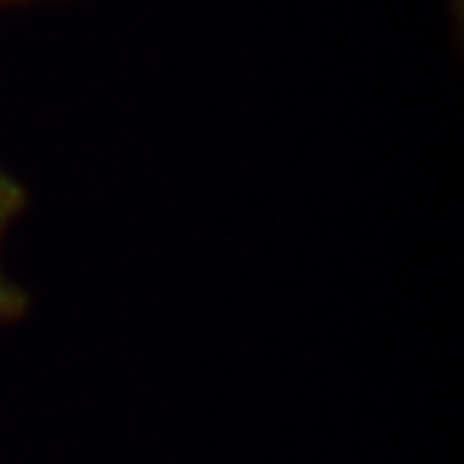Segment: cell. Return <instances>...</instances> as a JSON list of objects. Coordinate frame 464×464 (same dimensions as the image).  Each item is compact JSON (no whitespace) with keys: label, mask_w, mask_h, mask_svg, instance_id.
Here are the masks:
<instances>
[{"label":"cell","mask_w":464,"mask_h":464,"mask_svg":"<svg viewBox=\"0 0 464 464\" xmlns=\"http://www.w3.org/2000/svg\"><path fill=\"white\" fill-rule=\"evenodd\" d=\"M16 206H20V198H0V232H5V221L16 213ZM12 310H20V295L5 279V267H0V314H12Z\"/></svg>","instance_id":"obj_1"},{"label":"cell","mask_w":464,"mask_h":464,"mask_svg":"<svg viewBox=\"0 0 464 464\" xmlns=\"http://www.w3.org/2000/svg\"><path fill=\"white\" fill-rule=\"evenodd\" d=\"M0 198H20V186L12 182L5 170H0Z\"/></svg>","instance_id":"obj_2"}]
</instances>
